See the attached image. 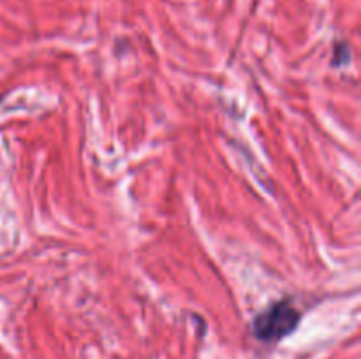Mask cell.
Wrapping results in <instances>:
<instances>
[{"label": "cell", "mask_w": 361, "mask_h": 359, "mask_svg": "<svg viewBox=\"0 0 361 359\" xmlns=\"http://www.w3.org/2000/svg\"><path fill=\"white\" fill-rule=\"evenodd\" d=\"M302 312L291 303V299H281L268 306L252 322L256 338L263 341H279L289 336L298 327Z\"/></svg>", "instance_id": "1"}]
</instances>
